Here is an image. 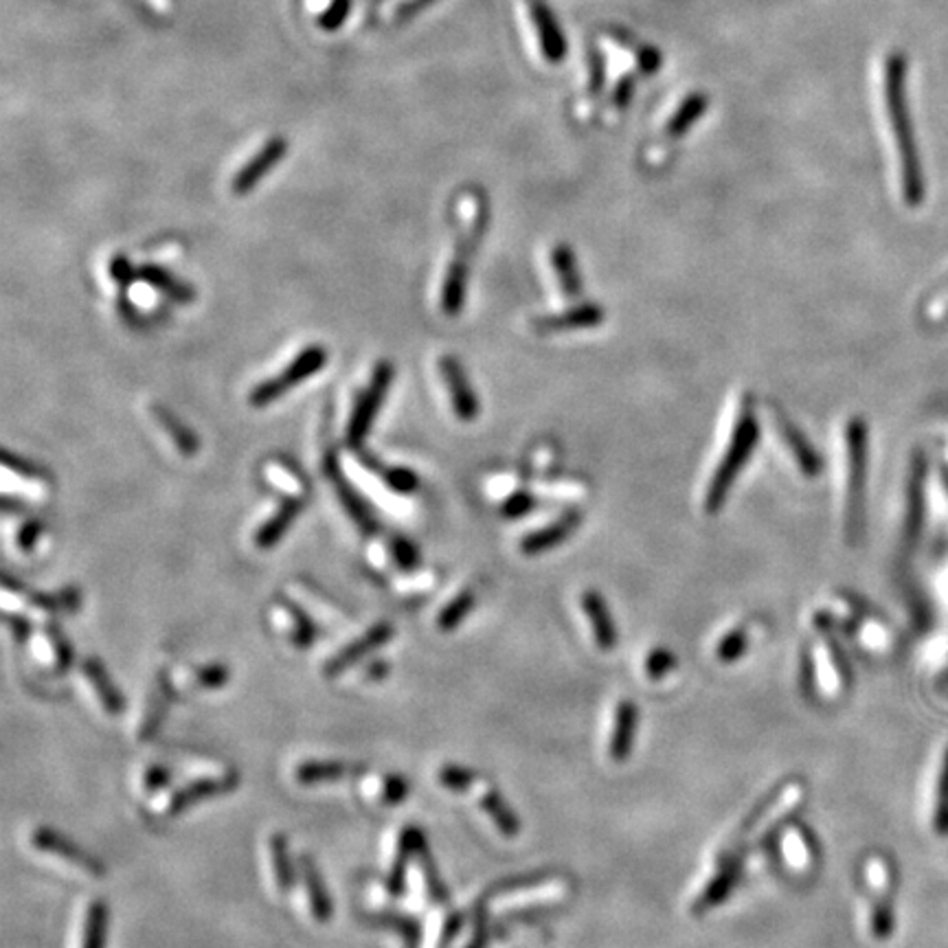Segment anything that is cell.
Here are the masks:
<instances>
[{
	"label": "cell",
	"instance_id": "1",
	"mask_svg": "<svg viewBox=\"0 0 948 948\" xmlns=\"http://www.w3.org/2000/svg\"><path fill=\"white\" fill-rule=\"evenodd\" d=\"M905 58L894 53L887 60L885 71V97H887V110L891 119V128L896 134L898 152H900V170H902V193L905 200L916 207L925 198V180H922V168L918 159L916 148V134L907 108V94H905Z\"/></svg>",
	"mask_w": 948,
	"mask_h": 948
},
{
	"label": "cell",
	"instance_id": "2",
	"mask_svg": "<svg viewBox=\"0 0 948 948\" xmlns=\"http://www.w3.org/2000/svg\"><path fill=\"white\" fill-rule=\"evenodd\" d=\"M758 439H760V422H758V416L754 411V402L747 398L742 402L738 418H736L725 457L718 463V468H716V472L707 486V495H705V512L707 515L720 512V508L725 506L736 479L740 477V472L749 463L751 452L758 446Z\"/></svg>",
	"mask_w": 948,
	"mask_h": 948
},
{
	"label": "cell",
	"instance_id": "3",
	"mask_svg": "<svg viewBox=\"0 0 948 948\" xmlns=\"http://www.w3.org/2000/svg\"><path fill=\"white\" fill-rule=\"evenodd\" d=\"M486 224H488V207H486V200L479 198L470 231L459 240L457 253H455V258L450 259V266H448L446 279H443V288H441V308L450 317L459 315L463 308L466 290H468V275H470V259L481 242Z\"/></svg>",
	"mask_w": 948,
	"mask_h": 948
},
{
	"label": "cell",
	"instance_id": "4",
	"mask_svg": "<svg viewBox=\"0 0 948 948\" xmlns=\"http://www.w3.org/2000/svg\"><path fill=\"white\" fill-rule=\"evenodd\" d=\"M848 439V497H846V533L855 542L862 531L865 515V475H867V427L861 418H852L846 431Z\"/></svg>",
	"mask_w": 948,
	"mask_h": 948
},
{
	"label": "cell",
	"instance_id": "5",
	"mask_svg": "<svg viewBox=\"0 0 948 948\" xmlns=\"http://www.w3.org/2000/svg\"><path fill=\"white\" fill-rule=\"evenodd\" d=\"M328 365V349L323 346L306 347L279 376L268 378L263 382H259L258 387L251 391L249 400L253 407H268L270 402H275L277 398L286 396L292 387L306 382L308 378L317 376L323 367Z\"/></svg>",
	"mask_w": 948,
	"mask_h": 948
},
{
	"label": "cell",
	"instance_id": "6",
	"mask_svg": "<svg viewBox=\"0 0 948 948\" xmlns=\"http://www.w3.org/2000/svg\"><path fill=\"white\" fill-rule=\"evenodd\" d=\"M393 376H396V369H393V365H391V362H387V360H382V362L373 369L371 382H369V387L365 389V393L360 396V400H358V405H356V409H353V413H351L349 427H347L346 439L349 448H360V446H362L365 437L369 435L371 427H373V420H376V416H378V411H380V407H382L385 396L389 393V387H391V382H393Z\"/></svg>",
	"mask_w": 948,
	"mask_h": 948
},
{
	"label": "cell",
	"instance_id": "7",
	"mask_svg": "<svg viewBox=\"0 0 948 948\" xmlns=\"http://www.w3.org/2000/svg\"><path fill=\"white\" fill-rule=\"evenodd\" d=\"M439 369H441V376L446 380L455 416L461 422H472L479 416V398H477V391L472 389L461 362L452 356H443L439 362Z\"/></svg>",
	"mask_w": 948,
	"mask_h": 948
},
{
	"label": "cell",
	"instance_id": "8",
	"mask_svg": "<svg viewBox=\"0 0 948 948\" xmlns=\"http://www.w3.org/2000/svg\"><path fill=\"white\" fill-rule=\"evenodd\" d=\"M31 846L44 855L64 859L71 865H76L78 869L88 871L92 876H101L103 874V865L97 861L94 857H90L87 850H82L80 846H76L73 841H69L64 835L51 830V828H36L31 835Z\"/></svg>",
	"mask_w": 948,
	"mask_h": 948
},
{
	"label": "cell",
	"instance_id": "9",
	"mask_svg": "<svg viewBox=\"0 0 948 948\" xmlns=\"http://www.w3.org/2000/svg\"><path fill=\"white\" fill-rule=\"evenodd\" d=\"M637 725H639V709H637L635 700L621 698L615 705L612 727H610V736H608V758L612 762L621 765L630 758V751L635 747Z\"/></svg>",
	"mask_w": 948,
	"mask_h": 948
},
{
	"label": "cell",
	"instance_id": "10",
	"mask_svg": "<svg viewBox=\"0 0 948 948\" xmlns=\"http://www.w3.org/2000/svg\"><path fill=\"white\" fill-rule=\"evenodd\" d=\"M391 637H393V626L389 621L373 623L362 637H358L356 641L347 643L346 648L339 655H335L326 663V677H339V675H343L356 661H360L367 655H371L376 648H380L382 643H387Z\"/></svg>",
	"mask_w": 948,
	"mask_h": 948
},
{
	"label": "cell",
	"instance_id": "11",
	"mask_svg": "<svg viewBox=\"0 0 948 948\" xmlns=\"http://www.w3.org/2000/svg\"><path fill=\"white\" fill-rule=\"evenodd\" d=\"M569 889H571V885L562 878H551V880L533 882V885H517V887H508L503 894H499L495 907L497 909H510V907L551 902V900L565 898L569 894Z\"/></svg>",
	"mask_w": 948,
	"mask_h": 948
},
{
	"label": "cell",
	"instance_id": "12",
	"mask_svg": "<svg viewBox=\"0 0 948 948\" xmlns=\"http://www.w3.org/2000/svg\"><path fill=\"white\" fill-rule=\"evenodd\" d=\"M776 427L777 431H779V437H781V441H784V446L790 450V455H792V459H795L797 468L801 470V475H804L806 479H815V477H819V472H821L824 463H821V457H819V452L815 450V446L806 439V435L799 431V429L792 425V420H788L781 411H776Z\"/></svg>",
	"mask_w": 948,
	"mask_h": 948
},
{
	"label": "cell",
	"instance_id": "13",
	"mask_svg": "<svg viewBox=\"0 0 948 948\" xmlns=\"http://www.w3.org/2000/svg\"><path fill=\"white\" fill-rule=\"evenodd\" d=\"M236 784H238V776H236V774H224V776L220 777H204V779H196V781L187 784L184 788H180V790L173 795L172 799H170V804H168V808H166V817H178L180 812H184L189 806H193V804H198V801H204V799H211V797H218V795L231 792Z\"/></svg>",
	"mask_w": 948,
	"mask_h": 948
},
{
	"label": "cell",
	"instance_id": "14",
	"mask_svg": "<svg viewBox=\"0 0 948 948\" xmlns=\"http://www.w3.org/2000/svg\"><path fill=\"white\" fill-rule=\"evenodd\" d=\"M603 321L602 306L596 303H582V306H573L565 312H556V315H547L540 317L533 328L542 335H560V332H573V330H585V328H596Z\"/></svg>",
	"mask_w": 948,
	"mask_h": 948
},
{
	"label": "cell",
	"instance_id": "15",
	"mask_svg": "<svg viewBox=\"0 0 948 948\" xmlns=\"http://www.w3.org/2000/svg\"><path fill=\"white\" fill-rule=\"evenodd\" d=\"M326 472H328L330 481L337 486L339 499H341V503H343L347 515L356 520V525H358L365 533H376L378 522H376V518L371 515V510L365 506V501L358 497V492L347 483L346 475H343V470H341V466H339V459H337V452H328V459H326Z\"/></svg>",
	"mask_w": 948,
	"mask_h": 948
},
{
	"label": "cell",
	"instance_id": "16",
	"mask_svg": "<svg viewBox=\"0 0 948 948\" xmlns=\"http://www.w3.org/2000/svg\"><path fill=\"white\" fill-rule=\"evenodd\" d=\"M286 152H288V141L283 137L270 139L259 150L258 154L233 178V191L240 193V196L249 193L258 184L259 180L286 157Z\"/></svg>",
	"mask_w": 948,
	"mask_h": 948
},
{
	"label": "cell",
	"instance_id": "17",
	"mask_svg": "<svg viewBox=\"0 0 948 948\" xmlns=\"http://www.w3.org/2000/svg\"><path fill=\"white\" fill-rule=\"evenodd\" d=\"M580 522H582V517H580V515H576V512L556 518V520H553V522H549L547 527H540V529H536V531L527 533V536L520 540V551H522L525 556H538V553H545V551H549V549L558 547L560 542H565V540H567V538L578 529V525H580Z\"/></svg>",
	"mask_w": 948,
	"mask_h": 948
},
{
	"label": "cell",
	"instance_id": "18",
	"mask_svg": "<svg viewBox=\"0 0 948 948\" xmlns=\"http://www.w3.org/2000/svg\"><path fill=\"white\" fill-rule=\"evenodd\" d=\"M472 790H475V795H477L479 808H481V810L492 819L495 828H497L503 837L515 839L518 832H520V824H518V817L512 812V808H510V806L506 804V799L499 795V790H497L492 784L483 781V779H479V781H477V786H475Z\"/></svg>",
	"mask_w": 948,
	"mask_h": 948
},
{
	"label": "cell",
	"instance_id": "19",
	"mask_svg": "<svg viewBox=\"0 0 948 948\" xmlns=\"http://www.w3.org/2000/svg\"><path fill=\"white\" fill-rule=\"evenodd\" d=\"M582 610L587 615V621L591 626V635L596 646L602 652H610L617 646V626L612 623L610 610L603 602L602 596L598 591H585L582 593Z\"/></svg>",
	"mask_w": 948,
	"mask_h": 948
},
{
	"label": "cell",
	"instance_id": "20",
	"mask_svg": "<svg viewBox=\"0 0 948 948\" xmlns=\"http://www.w3.org/2000/svg\"><path fill=\"white\" fill-rule=\"evenodd\" d=\"M299 871L303 878V889L308 894L312 918L317 922H328L332 918V902H330V896H328V889H326V882L321 878L317 862L312 861L308 855H303L299 859Z\"/></svg>",
	"mask_w": 948,
	"mask_h": 948
},
{
	"label": "cell",
	"instance_id": "21",
	"mask_svg": "<svg viewBox=\"0 0 948 948\" xmlns=\"http://www.w3.org/2000/svg\"><path fill=\"white\" fill-rule=\"evenodd\" d=\"M82 675L87 677L88 683L92 686V691L97 693V698H99V702H101V707H103L110 716H117V714H121V711H123V707H126V698L121 696V691L114 688V683H112V679H110L108 670L103 668V663H101L99 659H94V657L87 659V661L82 663Z\"/></svg>",
	"mask_w": 948,
	"mask_h": 948
},
{
	"label": "cell",
	"instance_id": "22",
	"mask_svg": "<svg viewBox=\"0 0 948 948\" xmlns=\"http://www.w3.org/2000/svg\"><path fill=\"white\" fill-rule=\"evenodd\" d=\"M303 510L301 499H286L279 510L268 518L256 533V545L259 549H272L290 529V525L297 520Z\"/></svg>",
	"mask_w": 948,
	"mask_h": 948
},
{
	"label": "cell",
	"instance_id": "23",
	"mask_svg": "<svg viewBox=\"0 0 948 948\" xmlns=\"http://www.w3.org/2000/svg\"><path fill=\"white\" fill-rule=\"evenodd\" d=\"M358 771H365V767L351 765V762H341V760H310V762H303L297 767L295 779L303 786H315V784L341 781V779L353 776Z\"/></svg>",
	"mask_w": 948,
	"mask_h": 948
},
{
	"label": "cell",
	"instance_id": "24",
	"mask_svg": "<svg viewBox=\"0 0 948 948\" xmlns=\"http://www.w3.org/2000/svg\"><path fill=\"white\" fill-rule=\"evenodd\" d=\"M533 22L538 29V38H540V47H542L545 58L549 62H562L567 56V42H565V36H562L553 13L545 4H536L533 7Z\"/></svg>",
	"mask_w": 948,
	"mask_h": 948
},
{
	"label": "cell",
	"instance_id": "25",
	"mask_svg": "<svg viewBox=\"0 0 948 948\" xmlns=\"http://www.w3.org/2000/svg\"><path fill=\"white\" fill-rule=\"evenodd\" d=\"M422 844H425V835H422L420 830H416V828H407V830L402 832V839H400L398 852H396L393 862H391V869H389V874H387V889H389L393 896H398V894L402 891V887H405V876H407V867H409V862L416 859V855H418V850H420V846H422Z\"/></svg>",
	"mask_w": 948,
	"mask_h": 948
},
{
	"label": "cell",
	"instance_id": "26",
	"mask_svg": "<svg viewBox=\"0 0 948 948\" xmlns=\"http://www.w3.org/2000/svg\"><path fill=\"white\" fill-rule=\"evenodd\" d=\"M139 277L146 283H150L152 288H157L163 295H168L173 301H178V303H191L193 297H196V292L187 283H182L178 277H173L172 272L168 268H163V266L146 263V266H141Z\"/></svg>",
	"mask_w": 948,
	"mask_h": 948
},
{
	"label": "cell",
	"instance_id": "27",
	"mask_svg": "<svg viewBox=\"0 0 948 948\" xmlns=\"http://www.w3.org/2000/svg\"><path fill=\"white\" fill-rule=\"evenodd\" d=\"M781 852L784 861L795 871H806L810 862L815 861V850L810 837L799 828L790 826L781 837Z\"/></svg>",
	"mask_w": 948,
	"mask_h": 948
},
{
	"label": "cell",
	"instance_id": "28",
	"mask_svg": "<svg viewBox=\"0 0 948 948\" xmlns=\"http://www.w3.org/2000/svg\"><path fill=\"white\" fill-rule=\"evenodd\" d=\"M551 263L558 277V283L562 288V292L573 299L578 295H582V275L578 270V261L573 251L567 245H558L551 253Z\"/></svg>",
	"mask_w": 948,
	"mask_h": 948
},
{
	"label": "cell",
	"instance_id": "29",
	"mask_svg": "<svg viewBox=\"0 0 948 948\" xmlns=\"http://www.w3.org/2000/svg\"><path fill=\"white\" fill-rule=\"evenodd\" d=\"M812 663H815V677L819 679V688L828 693H835L841 681L844 661L837 655V646L830 639L824 641V646L817 650V659Z\"/></svg>",
	"mask_w": 948,
	"mask_h": 948
},
{
	"label": "cell",
	"instance_id": "30",
	"mask_svg": "<svg viewBox=\"0 0 948 948\" xmlns=\"http://www.w3.org/2000/svg\"><path fill=\"white\" fill-rule=\"evenodd\" d=\"M152 413L157 416V420L161 422V427L168 431V435L172 437L173 443L178 446V450L182 452V455H196L198 452V448H200V441H198V435L193 431H189L176 416H173L172 411H168L166 407H161V405H154L152 407Z\"/></svg>",
	"mask_w": 948,
	"mask_h": 948
},
{
	"label": "cell",
	"instance_id": "31",
	"mask_svg": "<svg viewBox=\"0 0 948 948\" xmlns=\"http://www.w3.org/2000/svg\"><path fill=\"white\" fill-rule=\"evenodd\" d=\"M277 603H279V606L283 608V612L288 615V621H290L288 637H290V641H292L295 646H299V648L310 646V643L315 641V637H317V626H315V623H312V619L306 615V610H303L301 606L290 602V600H277Z\"/></svg>",
	"mask_w": 948,
	"mask_h": 948
},
{
	"label": "cell",
	"instance_id": "32",
	"mask_svg": "<svg viewBox=\"0 0 948 948\" xmlns=\"http://www.w3.org/2000/svg\"><path fill=\"white\" fill-rule=\"evenodd\" d=\"M705 112H707V97H705V94H700V92H693V94H690V97L683 101V106L675 112V117L670 119V123H668L666 132H668L672 139L683 137V134L690 130L691 126H693V121H696L698 117H702Z\"/></svg>",
	"mask_w": 948,
	"mask_h": 948
},
{
	"label": "cell",
	"instance_id": "33",
	"mask_svg": "<svg viewBox=\"0 0 948 948\" xmlns=\"http://www.w3.org/2000/svg\"><path fill=\"white\" fill-rule=\"evenodd\" d=\"M477 603V593L470 589H463L461 593H457L450 602L446 603L437 617V628L443 632L455 630L472 610V606Z\"/></svg>",
	"mask_w": 948,
	"mask_h": 948
},
{
	"label": "cell",
	"instance_id": "34",
	"mask_svg": "<svg viewBox=\"0 0 948 948\" xmlns=\"http://www.w3.org/2000/svg\"><path fill=\"white\" fill-rule=\"evenodd\" d=\"M268 850H270V862H272V876L275 882L281 891L290 889L292 885V862L288 855V846H286V837L281 835H272L268 841Z\"/></svg>",
	"mask_w": 948,
	"mask_h": 948
},
{
	"label": "cell",
	"instance_id": "35",
	"mask_svg": "<svg viewBox=\"0 0 948 948\" xmlns=\"http://www.w3.org/2000/svg\"><path fill=\"white\" fill-rule=\"evenodd\" d=\"M106 929H108V907L101 900H94L88 907L82 948H103Z\"/></svg>",
	"mask_w": 948,
	"mask_h": 948
},
{
	"label": "cell",
	"instance_id": "36",
	"mask_svg": "<svg viewBox=\"0 0 948 948\" xmlns=\"http://www.w3.org/2000/svg\"><path fill=\"white\" fill-rule=\"evenodd\" d=\"M749 650V632L747 628H731L718 643H716V659L720 663H734L742 659Z\"/></svg>",
	"mask_w": 948,
	"mask_h": 948
},
{
	"label": "cell",
	"instance_id": "37",
	"mask_svg": "<svg viewBox=\"0 0 948 948\" xmlns=\"http://www.w3.org/2000/svg\"><path fill=\"white\" fill-rule=\"evenodd\" d=\"M373 795L385 806H398L409 797V781L402 776H382L373 784Z\"/></svg>",
	"mask_w": 948,
	"mask_h": 948
},
{
	"label": "cell",
	"instance_id": "38",
	"mask_svg": "<svg viewBox=\"0 0 948 948\" xmlns=\"http://www.w3.org/2000/svg\"><path fill=\"white\" fill-rule=\"evenodd\" d=\"M677 670V657L666 648H655L643 659V672L648 681H663Z\"/></svg>",
	"mask_w": 948,
	"mask_h": 948
},
{
	"label": "cell",
	"instance_id": "39",
	"mask_svg": "<svg viewBox=\"0 0 948 948\" xmlns=\"http://www.w3.org/2000/svg\"><path fill=\"white\" fill-rule=\"evenodd\" d=\"M437 779H439V784L443 788H448L452 792H466V790H472L481 777L477 776L475 771L466 769V767L446 765L443 769H439Z\"/></svg>",
	"mask_w": 948,
	"mask_h": 948
},
{
	"label": "cell",
	"instance_id": "40",
	"mask_svg": "<svg viewBox=\"0 0 948 948\" xmlns=\"http://www.w3.org/2000/svg\"><path fill=\"white\" fill-rule=\"evenodd\" d=\"M229 679H231V670L227 666L209 663V666H202L193 672V677H191L193 686L191 688H196V690H220L227 686Z\"/></svg>",
	"mask_w": 948,
	"mask_h": 948
},
{
	"label": "cell",
	"instance_id": "41",
	"mask_svg": "<svg viewBox=\"0 0 948 948\" xmlns=\"http://www.w3.org/2000/svg\"><path fill=\"white\" fill-rule=\"evenodd\" d=\"M47 637H49L51 648H53L51 652H53L56 668H58L60 672H64V670L73 663V646L64 639V635H62L60 626H56V623H49V626H47Z\"/></svg>",
	"mask_w": 948,
	"mask_h": 948
},
{
	"label": "cell",
	"instance_id": "42",
	"mask_svg": "<svg viewBox=\"0 0 948 948\" xmlns=\"http://www.w3.org/2000/svg\"><path fill=\"white\" fill-rule=\"evenodd\" d=\"M385 483L398 495H413L420 488V479L411 468H389L385 472Z\"/></svg>",
	"mask_w": 948,
	"mask_h": 948
},
{
	"label": "cell",
	"instance_id": "43",
	"mask_svg": "<svg viewBox=\"0 0 948 948\" xmlns=\"http://www.w3.org/2000/svg\"><path fill=\"white\" fill-rule=\"evenodd\" d=\"M391 553H393L396 565L402 571H413L418 567V562H420V553H418L416 545L411 540H407V538H400V536H396L391 540Z\"/></svg>",
	"mask_w": 948,
	"mask_h": 948
},
{
	"label": "cell",
	"instance_id": "44",
	"mask_svg": "<svg viewBox=\"0 0 948 948\" xmlns=\"http://www.w3.org/2000/svg\"><path fill=\"white\" fill-rule=\"evenodd\" d=\"M533 506H536V499L529 492H517L503 503L501 512L506 518H520L529 515L533 510Z\"/></svg>",
	"mask_w": 948,
	"mask_h": 948
},
{
	"label": "cell",
	"instance_id": "45",
	"mask_svg": "<svg viewBox=\"0 0 948 948\" xmlns=\"http://www.w3.org/2000/svg\"><path fill=\"white\" fill-rule=\"evenodd\" d=\"M110 275H112V279H114L119 286L128 288V286L134 281V277H137L139 272H134V268H132L130 259L126 258V256H117V258L112 259V263H110Z\"/></svg>",
	"mask_w": 948,
	"mask_h": 948
},
{
	"label": "cell",
	"instance_id": "46",
	"mask_svg": "<svg viewBox=\"0 0 948 948\" xmlns=\"http://www.w3.org/2000/svg\"><path fill=\"white\" fill-rule=\"evenodd\" d=\"M40 536H42V522L40 520H29V522H24L20 527V531L16 536V542H18V547L22 551H31L36 547V542H38Z\"/></svg>",
	"mask_w": 948,
	"mask_h": 948
},
{
	"label": "cell",
	"instance_id": "47",
	"mask_svg": "<svg viewBox=\"0 0 948 948\" xmlns=\"http://www.w3.org/2000/svg\"><path fill=\"white\" fill-rule=\"evenodd\" d=\"M168 781H170V771H168V769H163V767H150V769H148V774L143 777V788H146V790H150V792H157V790H161Z\"/></svg>",
	"mask_w": 948,
	"mask_h": 948
},
{
	"label": "cell",
	"instance_id": "48",
	"mask_svg": "<svg viewBox=\"0 0 948 948\" xmlns=\"http://www.w3.org/2000/svg\"><path fill=\"white\" fill-rule=\"evenodd\" d=\"M7 623H9V628H11L13 639H18L20 643H22V641H27V637H29V632H31V623H29L24 617H20V615H7Z\"/></svg>",
	"mask_w": 948,
	"mask_h": 948
},
{
	"label": "cell",
	"instance_id": "49",
	"mask_svg": "<svg viewBox=\"0 0 948 948\" xmlns=\"http://www.w3.org/2000/svg\"><path fill=\"white\" fill-rule=\"evenodd\" d=\"M639 67L643 69V73H657V69L661 67V56L657 49H641L639 51Z\"/></svg>",
	"mask_w": 948,
	"mask_h": 948
},
{
	"label": "cell",
	"instance_id": "50",
	"mask_svg": "<svg viewBox=\"0 0 948 948\" xmlns=\"http://www.w3.org/2000/svg\"><path fill=\"white\" fill-rule=\"evenodd\" d=\"M632 92H635V82L632 80H623L619 88L615 90V103L619 106V108H626L628 106V101H630V97H632Z\"/></svg>",
	"mask_w": 948,
	"mask_h": 948
},
{
	"label": "cell",
	"instance_id": "51",
	"mask_svg": "<svg viewBox=\"0 0 948 948\" xmlns=\"http://www.w3.org/2000/svg\"><path fill=\"white\" fill-rule=\"evenodd\" d=\"M603 84V69H602V60L598 58V60H593V82H591V90L593 92H600V88Z\"/></svg>",
	"mask_w": 948,
	"mask_h": 948
}]
</instances>
